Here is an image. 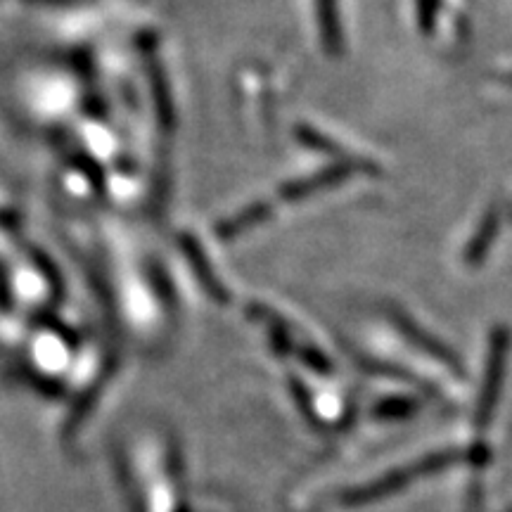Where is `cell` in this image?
Returning <instances> with one entry per match:
<instances>
[{"label":"cell","mask_w":512,"mask_h":512,"mask_svg":"<svg viewBox=\"0 0 512 512\" xmlns=\"http://www.w3.org/2000/svg\"><path fill=\"white\" fill-rule=\"evenodd\" d=\"M505 351H508V335L505 330H498L494 339H491V356H489V373H486V389L482 399V415L489 413L491 403H496L498 387H501Z\"/></svg>","instance_id":"1"},{"label":"cell","mask_w":512,"mask_h":512,"mask_svg":"<svg viewBox=\"0 0 512 512\" xmlns=\"http://www.w3.org/2000/svg\"><path fill=\"white\" fill-rule=\"evenodd\" d=\"M316 15L323 46L330 55H337L342 48V31H339L337 19V0H316Z\"/></svg>","instance_id":"2"},{"label":"cell","mask_w":512,"mask_h":512,"mask_svg":"<svg viewBox=\"0 0 512 512\" xmlns=\"http://www.w3.org/2000/svg\"><path fill=\"white\" fill-rule=\"evenodd\" d=\"M394 320H396V325H399V328L406 332L408 337L413 339L415 344H420L422 349L427 351V354H432V356H437L441 363H446V366H451V368H458V363H453V358H451V354H448V351L444 349V347H439L437 342H434V339L427 335V332H422L418 325L413 323L411 318H406L403 316V313H394Z\"/></svg>","instance_id":"3"},{"label":"cell","mask_w":512,"mask_h":512,"mask_svg":"<svg viewBox=\"0 0 512 512\" xmlns=\"http://www.w3.org/2000/svg\"><path fill=\"white\" fill-rule=\"evenodd\" d=\"M183 247H185V254H188L190 264L195 266V273H197V278H200V283L207 287L211 297H216V299H219V302H223V299H226V294H223V290L219 287V280L214 278L211 268L204 264V256L200 252V245H197L195 240H185Z\"/></svg>","instance_id":"4"},{"label":"cell","mask_w":512,"mask_h":512,"mask_svg":"<svg viewBox=\"0 0 512 512\" xmlns=\"http://www.w3.org/2000/svg\"><path fill=\"white\" fill-rule=\"evenodd\" d=\"M349 176V166H342V169H330V171H323V174L313 176V178H306V181H299L287 188L283 195L290 197V200H297V197H304L309 195V192L318 190V188H325V185H332L337 181H342V178Z\"/></svg>","instance_id":"5"},{"label":"cell","mask_w":512,"mask_h":512,"mask_svg":"<svg viewBox=\"0 0 512 512\" xmlns=\"http://www.w3.org/2000/svg\"><path fill=\"white\" fill-rule=\"evenodd\" d=\"M266 214H268V207H252V209L242 211L240 216H235L233 221H228L226 226H223V228L219 230V233H221V238H235V235L242 233V230H245V228L254 226L256 221H261V219H264Z\"/></svg>","instance_id":"6"},{"label":"cell","mask_w":512,"mask_h":512,"mask_svg":"<svg viewBox=\"0 0 512 512\" xmlns=\"http://www.w3.org/2000/svg\"><path fill=\"white\" fill-rule=\"evenodd\" d=\"M494 235H496V216L489 214L482 223V230H479V233L475 235V240L470 242V249H467V261L482 259L486 247H489V242Z\"/></svg>","instance_id":"7"},{"label":"cell","mask_w":512,"mask_h":512,"mask_svg":"<svg viewBox=\"0 0 512 512\" xmlns=\"http://www.w3.org/2000/svg\"><path fill=\"white\" fill-rule=\"evenodd\" d=\"M437 10H439V0H418V15H420L422 29L425 31L432 29Z\"/></svg>","instance_id":"8"}]
</instances>
